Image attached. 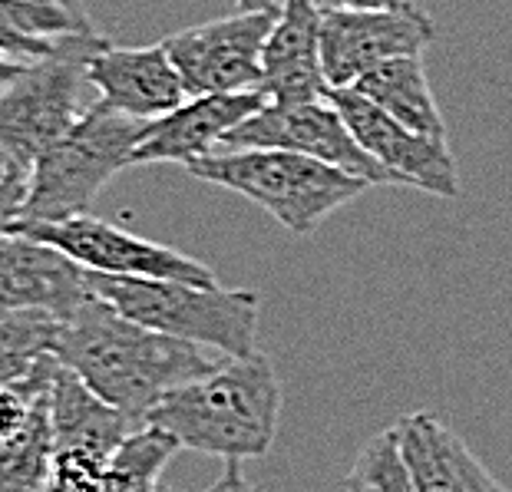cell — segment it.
Segmentation results:
<instances>
[{"instance_id":"6da1fadb","label":"cell","mask_w":512,"mask_h":492,"mask_svg":"<svg viewBox=\"0 0 512 492\" xmlns=\"http://www.w3.org/2000/svg\"><path fill=\"white\" fill-rule=\"evenodd\" d=\"M53 354L136 430L166 393L215 364L199 344L129 321L96 294L60 321Z\"/></svg>"},{"instance_id":"7a4b0ae2","label":"cell","mask_w":512,"mask_h":492,"mask_svg":"<svg viewBox=\"0 0 512 492\" xmlns=\"http://www.w3.org/2000/svg\"><path fill=\"white\" fill-rule=\"evenodd\" d=\"M281 384L265 354L225 357L205 374L166 393L146 426H159L179 450H199L222 459H258L278 433Z\"/></svg>"},{"instance_id":"3957f363","label":"cell","mask_w":512,"mask_h":492,"mask_svg":"<svg viewBox=\"0 0 512 492\" xmlns=\"http://www.w3.org/2000/svg\"><path fill=\"white\" fill-rule=\"evenodd\" d=\"M185 172L261 205L291 235H314L370 189V182L294 149H215L192 159Z\"/></svg>"},{"instance_id":"277c9868","label":"cell","mask_w":512,"mask_h":492,"mask_svg":"<svg viewBox=\"0 0 512 492\" xmlns=\"http://www.w3.org/2000/svg\"><path fill=\"white\" fill-rule=\"evenodd\" d=\"M90 291L129 321L159 334L215 347L225 357L255 354L261 311L255 291L162 278H113L96 271H90Z\"/></svg>"},{"instance_id":"5b68a950","label":"cell","mask_w":512,"mask_h":492,"mask_svg":"<svg viewBox=\"0 0 512 492\" xmlns=\"http://www.w3.org/2000/svg\"><path fill=\"white\" fill-rule=\"evenodd\" d=\"M146 133V119L126 116L103 100L34 162L27 176V202L20 222H63L86 215L106 185L133 166V152Z\"/></svg>"},{"instance_id":"8992f818","label":"cell","mask_w":512,"mask_h":492,"mask_svg":"<svg viewBox=\"0 0 512 492\" xmlns=\"http://www.w3.org/2000/svg\"><path fill=\"white\" fill-rule=\"evenodd\" d=\"M106 43L96 30L60 37L50 57L30 60L14 83L0 90V152L17 162L20 172L34 162L80 119L86 109V63Z\"/></svg>"},{"instance_id":"52a82bcc","label":"cell","mask_w":512,"mask_h":492,"mask_svg":"<svg viewBox=\"0 0 512 492\" xmlns=\"http://www.w3.org/2000/svg\"><path fill=\"white\" fill-rule=\"evenodd\" d=\"M14 232L30 235L70 255L76 265L96 275L113 278H162V281H189V284H219L215 271L182 251L149 242L133 235L123 225H113L96 215H76L63 222H20Z\"/></svg>"},{"instance_id":"ba28073f","label":"cell","mask_w":512,"mask_h":492,"mask_svg":"<svg viewBox=\"0 0 512 492\" xmlns=\"http://www.w3.org/2000/svg\"><path fill=\"white\" fill-rule=\"evenodd\" d=\"M50 423L53 469L47 492H93L119 443L136 430L63 364L50 380Z\"/></svg>"},{"instance_id":"9c48e42d","label":"cell","mask_w":512,"mask_h":492,"mask_svg":"<svg viewBox=\"0 0 512 492\" xmlns=\"http://www.w3.org/2000/svg\"><path fill=\"white\" fill-rule=\"evenodd\" d=\"M219 149H294L370 185H400L394 172H387L354 139L344 116L331 103V93L311 103H268L242 126H235Z\"/></svg>"},{"instance_id":"30bf717a","label":"cell","mask_w":512,"mask_h":492,"mask_svg":"<svg viewBox=\"0 0 512 492\" xmlns=\"http://www.w3.org/2000/svg\"><path fill=\"white\" fill-rule=\"evenodd\" d=\"M278 10L205 20L162 40L189 96L261 90V57Z\"/></svg>"},{"instance_id":"8fae6325","label":"cell","mask_w":512,"mask_h":492,"mask_svg":"<svg viewBox=\"0 0 512 492\" xmlns=\"http://www.w3.org/2000/svg\"><path fill=\"white\" fill-rule=\"evenodd\" d=\"M437 40V24L417 4L397 10L324 7L321 67L331 90L354 86L367 70L394 57H413Z\"/></svg>"},{"instance_id":"7c38bea8","label":"cell","mask_w":512,"mask_h":492,"mask_svg":"<svg viewBox=\"0 0 512 492\" xmlns=\"http://www.w3.org/2000/svg\"><path fill=\"white\" fill-rule=\"evenodd\" d=\"M331 103L344 116L354 139L387 172H394L400 185H413V189L440 195V199H460V172H456L450 139L423 136L417 129L397 123L354 86L331 90Z\"/></svg>"},{"instance_id":"4fadbf2b","label":"cell","mask_w":512,"mask_h":492,"mask_svg":"<svg viewBox=\"0 0 512 492\" xmlns=\"http://www.w3.org/2000/svg\"><path fill=\"white\" fill-rule=\"evenodd\" d=\"M271 100L265 90H238V93H209L189 96L172 113L149 119L146 133L133 152V166H152V162H182L209 156L222 146V139L242 126L248 116L265 109Z\"/></svg>"},{"instance_id":"5bb4252c","label":"cell","mask_w":512,"mask_h":492,"mask_svg":"<svg viewBox=\"0 0 512 492\" xmlns=\"http://www.w3.org/2000/svg\"><path fill=\"white\" fill-rule=\"evenodd\" d=\"M90 298V271L60 248L20 232L0 242V308L50 311L63 321Z\"/></svg>"},{"instance_id":"9a60e30c","label":"cell","mask_w":512,"mask_h":492,"mask_svg":"<svg viewBox=\"0 0 512 492\" xmlns=\"http://www.w3.org/2000/svg\"><path fill=\"white\" fill-rule=\"evenodd\" d=\"M86 80L106 106L136 119H159L189 100L176 63L162 43L116 47L106 40L86 63Z\"/></svg>"},{"instance_id":"2e32d148","label":"cell","mask_w":512,"mask_h":492,"mask_svg":"<svg viewBox=\"0 0 512 492\" xmlns=\"http://www.w3.org/2000/svg\"><path fill=\"white\" fill-rule=\"evenodd\" d=\"M321 0H281L261 57V90L271 103H311L331 93L321 67Z\"/></svg>"},{"instance_id":"e0dca14e","label":"cell","mask_w":512,"mask_h":492,"mask_svg":"<svg viewBox=\"0 0 512 492\" xmlns=\"http://www.w3.org/2000/svg\"><path fill=\"white\" fill-rule=\"evenodd\" d=\"M394 433L417 492H496L503 486L433 413H407L394 423Z\"/></svg>"},{"instance_id":"ac0fdd59","label":"cell","mask_w":512,"mask_h":492,"mask_svg":"<svg viewBox=\"0 0 512 492\" xmlns=\"http://www.w3.org/2000/svg\"><path fill=\"white\" fill-rule=\"evenodd\" d=\"M354 90L364 93L370 103H377L384 113L394 116L397 123L417 129L423 136L450 139L446 136V119L437 100H433L427 67H423V53L380 63V67L367 70L354 83Z\"/></svg>"},{"instance_id":"d6986e66","label":"cell","mask_w":512,"mask_h":492,"mask_svg":"<svg viewBox=\"0 0 512 492\" xmlns=\"http://www.w3.org/2000/svg\"><path fill=\"white\" fill-rule=\"evenodd\" d=\"M57 334V314L0 308V384L20 387L37 380L57 360Z\"/></svg>"},{"instance_id":"ffe728a7","label":"cell","mask_w":512,"mask_h":492,"mask_svg":"<svg viewBox=\"0 0 512 492\" xmlns=\"http://www.w3.org/2000/svg\"><path fill=\"white\" fill-rule=\"evenodd\" d=\"M50 380L40 387L24 430L14 440L0 443V492H47L50 486V469H53Z\"/></svg>"},{"instance_id":"44dd1931","label":"cell","mask_w":512,"mask_h":492,"mask_svg":"<svg viewBox=\"0 0 512 492\" xmlns=\"http://www.w3.org/2000/svg\"><path fill=\"white\" fill-rule=\"evenodd\" d=\"M179 443L159 426H139L119 443L93 492H159V476Z\"/></svg>"},{"instance_id":"7402d4cb","label":"cell","mask_w":512,"mask_h":492,"mask_svg":"<svg viewBox=\"0 0 512 492\" xmlns=\"http://www.w3.org/2000/svg\"><path fill=\"white\" fill-rule=\"evenodd\" d=\"M344 492H417L407 459L400 453V440L394 426L361 446L351 473H347Z\"/></svg>"},{"instance_id":"603a6c76","label":"cell","mask_w":512,"mask_h":492,"mask_svg":"<svg viewBox=\"0 0 512 492\" xmlns=\"http://www.w3.org/2000/svg\"><path fill=\"white\" fill-rule=\"evenodd\" d=\"M0 20L30 37H67L93 30V20H83L50 0H0Z\"/></svg>"},{"instance_id":"cb8c5ba5","label":"cell","mask_w":512,"mask_h":492,"mask_svg":"<svg viewBox=\"0 0 512 492\" xmlns=\"http://www.w3.org/2000/svg\"><path fill=\"white\" fill-rule=\"evenodd\" d=\"M60 360H53V364L43 370L37 380H30V384H20V387H7L0 384V443L14 440V436L24 430L27 420H30V410H34V400L40 387L47 384L50 374L57 370Z\"/></svg>"},{"instance_id":"d4e9b609","label":"cell","mask_w":512,"mask_h":492,"mask_svg":"<svg viewBox=\"0 0 512 492\" xmlns=\"http://www.w3.org/2000/svg\"><path fill=\"white\" fill-rule=\"evenodd\" d=\"M24 202H27V176L14 172L0 182V242L7 235H14V228L24 218Z\"/></svg>"},{"instance_id":"484cf974","label":"cell","mask_w":512,"mask_h":492,"mask_svg":"<svg viewBox=\"0 0 512 492\" xmlns=\"http://www.w3.org/2000/svg\"><path fill=\"white\" fill-rule=\"evenodd\" d=\"M60 37H30V34H20L10 24L0 20V50L14 53L20 60H40V57H50L53 50H57Z\"/></svg>"},{"instance_id":"4316f807","label":"cell","mask_w":512,"mask_h":492,"mask_svg":"<svg viewBox=\"0 0 512 492\" xmlns=\"http://www.w3.org/2000/svg\"><path fill=\"white\" fill-rule=\"evenodd\" d=\"M205 492H265V489L248 483V479L242 476V463H238V459H225V473L215 479Z\"/></svg>"},{"instance_id":"83f0119b","label":"cell","mask_w":512,"mask_h":492,"mask_svg":"<svg viewBox=\"0 0 512 492\" xmlns=\"http://www.w3.org/2000/svg\"><path fill=\"white\" fill-rule=\"evenodd\" d=\"M324 7H341V10H397L410 0H321Z\"/></svg>"},{"instance_id":"f1b7e54d","label":"cell","mask_w":512,"mask_h":492,"mask_svg":"<svg viewBox=\"0 0 512 492\" xmlns=\"http://www.w3.org/2000/svg\"><path fill=\"white\" fill-rule=\"evenodd\" d=\"M30 67V60H20V57H14V53H7V50H0V90L4 86H10L17 80L20 73H24Z\"/></svg>"},{"instance_id":"f546056e","label":"cell","mask_w":512,"mask_h":492,"mask_svg":"<svg viewBox=\"0 0 512 492\" xmlns=\"http://www.w3.org/2000/svg\"><path fill=\"white\" fill-rule=\"evenodd\" d=\"M235 7L245 14H258V10H278L281 0H235Z\"/></svg>"},{"instance_id":"4dcf8cb0","label":"cell","mask_w":512,"mask_h":492,"mask_svg":"<svg viewBox=\"0 0 512 492\" xmlns=\"http://www.w3.org/2000/svg\"><path fill=\"white\" fill-rule=\"evenodd\" d=\"M50 4H57V7L70 10V14H76V17L90 20V14H86V7H83V0H50Z\"/></svg>"},{"instance_id":"1f68e13d","label":"cell","mask_w":512,"mask_h":492,"mask_svg":"<svg viewBox=\"0 0 512 492\" xmlns=\"http://www.w3.org/2000/svg\"><path fill=\"white\" fill-rule=\"evenodd\" d=\"M14 172H20V169H17V162L10 159L7 152H0V182H4L7 176H14ZM24 176H27V172H24Z\"/></svg>"},{"instance_id":"d6a6232c","label":"cell","mask_w":512,"mask_h":492,"mask_svg":"<svg viewBox=\"0 0 512 492\" xmlns=\"http://www.w3.org/2000/svg\"><path fill=\"white\" fill-rule=\"evenodd\" d=\"M159 492H182V489H169V486H159Z\"/></svg>"},{"instance_id":"836d02e7","label":"cell","mask_w":512,"mask_h":492,"mask_svg":"<svg viewBox=\"0 0 512 492\" xmlns=\"http://www.w3.org/2000/svg\"><path fill=\"white\" fill-rule=\"evenodd\" d=\"M496 492H509V489H506V486H499V489H496Z\"/></svg>"}]
</instances>
